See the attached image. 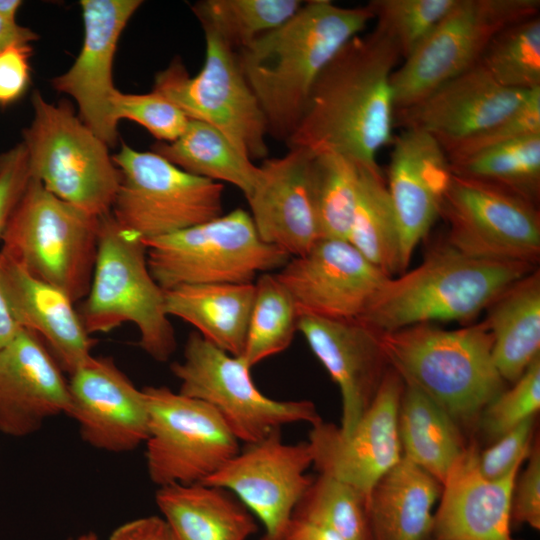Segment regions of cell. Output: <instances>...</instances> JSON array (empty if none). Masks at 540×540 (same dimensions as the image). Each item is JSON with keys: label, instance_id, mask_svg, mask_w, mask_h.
I'll list each match as a JSON object with an SVG mask.
<instances>
[{"label": "cell", "instance_id": "obj_1", "mask_svg": "<svg viewBox=\"0 0 540 540\" xmlns=\"http://www.w3.org/2000/svg\"><path fill=\"white\" fill-rule=\"evenodd\" d=\"M400 58L395 43L376 26L350 39L314 82L288 145L378 166V152L395 136L391 78Z\"/></svg>", "mask_w": 540, "mask_h": 540}, {"label": "cell", "instance_id": "obj_2", "mask_svg": "<svg viewBox=\"0 0 540 540\" xmlns=\"http://www.w3.org/2000/svg\"><path fill=\"white\" fill-rule=\"evenodd\" d=\"M370 20L367 5L347 8L329 0L307 1L286 22L238 51V63L264 113L268 134L287 142L321 71Z\"/></svg>", "mask_w": 540, "mask_h": 540}, {"label": "cell", "instance_id": "obj_3", "mask_svg": "<svg viewBox=\"0 0 540 540\" xmlns=\"http://www.w3.org/2000/svg\"><path fill=\"white\" fill-rule=\"evenodd\" d=\"M536 266L468 257L448 244L416 268L387 278L357 320L378 333L432 323L467 321Z\"/></svg>", "mask_w": 540, "mask_h": 540}, {"label": "cell", "instance_id": "obj_4", "mask_svg": "<svg viewBox=\"0 0 540 540\" xmlns=\"http://www.w3.org/2000/svg\"><path fill=\"white\" fill-rule=\"evenodd\" d=\"M389 366L457 423L472 424L504 390L486 324L446 330L430 323L379 333Z\"/></svg>", "mask_w": 540, "mask_h": 540}, {"label": "cell", "instance_id": "obj_5", "mask_svg": "<svg viewBox=\"0 0 540 540\" xmlns=\"http://www.w3.org/2000/svg\"><path fill=\"white\" fill-rule=\"evenodd\" d=\"M78 313L89 335L133 323L139 332L138 345L156 361H168L176 350L164 290L149 271L146 246L111 213L100 217L94 271Z\"/></svg>", "mask_w": 540, "mask_h": 540}, {"label": "cell", "instance_id": "obj_6", "mask_svg": "<svg viewBox=\"0 0 540 540\" xmlns=\"http://www.w3.org/2000/svg\"><path fill=\"white\" fill-rule=\"evenodd\" d=\"M100 218L56 197L35 178L2 234L1 251L75 303L89 291Z\"/></svg>", "mask_w": 540, "mask_h": 540}, {"label": "cell", "instance_id": "obj_7", "mask_svg": "<svg viewBox=\"0 0 540 540\" xmlns=\"http://www.w3.org/2000/svg\"><path fill=\"white\" fill-rule=\"evenodd\" d=\"M33 120L23 131L30 175L61 200L96 217L111 212L121 174L108 145L70 103L32 95Z\"/></svg>", "mask_w": 540, "mask_h": 540}, {"label": "cell", "instance_id": "obj_8", "mask_svg": "<svg viewBox=\"0 0 540 540\" xmlns=\"http://www.w3.org/2000/svg\"><path fill=\"white\" fill-rule=\"evenodd\" d=\"M143 243L149 271L163 290L254 283L258 275L280 269L290 259L260 238L250 213L241 208Z\"/></svg>", "mask_w": 540, "mask_h": 540}, {"label": "cell", "instance_id": "obj_9", "mask_svg": "<svg viewBox=\"0 0 540 540\" xmlns=\"http://www.w3.org/2000/svg\"><path fill=\"white\" fill-rule=\"evenodd\" d=\"M112 159L121 180L110 213L142 240L223 214L222 183L190 174L153 151H137L125 143Z\"/></svg>", "mask_w": 540, "mask_h": 540}, {"label": "cell", "instance_id": "obj_10", "mask_svg": "<svg viewBox=\"0 0 540 540\" xmlns=\"http://www.w3.org/2000/svg\"><path fill=\"white\" fill-rule=\"evenodd\" d=\"M179 380V393L213 407L239 442L256 443L282 426L320 422L313 402L281 401L264 395L253 382L241 357L232 356L192 332L182 361L170 366Z\"/></svg>", "mask_w": 540, "mask_h": 540}, {"label": "cell", "instance_id": "obj_11", "mask_svg": "<svg viewBox=\"0 0 540 540\" xmlns=\"http://www.w3.org/2000/svg\"><path fill=\"white\" fill-rule=\"evenodd\" d=\"M205 35V59L191 76L180 59L155 76L153 90L175 104L189 119L222 132L245 157L268 154L267 122L247 83L237 53L211 33Z\"/></svg>", "mask_w": 540, "mask_h": 540}, {"label": "cell", "instance_id": "obj_12", "mask_svg": "<svg viewBox=\"0 0 540 540\" xmlns=\"http://www.w3.org/2000/svg\"><path fill=\"white\" fill-rule=\"evenodd\" d=\"M539 0H457L392 74L395 111L479 62L495 34L538 16Z\"/></svg>", "mask_w": 540, "mask_h": 540}, {"label": "cell", "instance_id": "obj_13", "mask_svg": "<svg viewBox=\"0 0 540 540\" xmlns=\"http://www.w3.org/2000/svg\"><path fill=\"white\" fill-rule=\"evenodd\" d=\"M142 390L149 415L146 466L158 487L203 483L240 451L239 440L209 404L166 386Z\"/></svg>", "mask_w": 540, "mask_h": 540}, {"label": "cell", "instance_id": "obj_14", "mask_svg": "<svg viewBox=\"0 0 540 540\" xmlns=\"http://www.w3.org/2000/svg\"><path fill=\"white\" fill-rule=\"evenodd\" d=\"M440 216L447 244L468 257L533 266L540 258L538 206L498 186L452 175Z\"/></svg>", "mask_w": 540, "mask_h": 540}, {"label": "cell", "instance_id": "obj_15", "mask_svg": "<svg viewBox=\"0 0 540 540\" xmlns=\"http://www.w3.org/2000/svg\"><path fill=\"white\" fill-rule=\"evenodd\" d=\"M403 388V380L389 367L350 433L322 420L312 425L307 442L319 474L343 481L369 499L376 483L402 459L398 412Z\"/></svg>", "mask_w": 540, "mask_h": 540}, {"label": "cell", "instance_id": "obj_16", "mask_svg": "<svg viewBox=\"0 0 540 540\" xmlns=\"http://www.w3.org/2000/svg\"><path fill=\"white\" fill-rule=\"evenodd\" d=\"M246 445L203 483L234 494L262 523L261 540H281L297 503L313 480L306 474L313 465L309 444L284 443L280 431H275Z\"/></svg>", "mask_w": 540, "mask_h": 540}, {"label": "cell", "instance_id": "obj_17", "mask_svg": "<svg viewBox=\"0 0 540 540\" xmlns=\"http://www.w3.org/2000/svg\"><path fill=\"white\" fill-rule=\"evenodd\" d=\"M299 316L358 320L389 277L347 240L322 238L276 273Z\"/></svg>", "mask_w": 540, "mask_h": 540}, {"label": "cell", "instance_id": "obj_18", "mask_svg": "<svg viewBox=\"0 0 540 540\" xmlns=\"http://www.w3.org/2000/svg\"><path fill=\"white\" fill-rule=\"evenodd\" d=\"M140 0H82L84 40L70 69L52 86L77 103L79 118L108 146L118 138L114 116L112 64L119 37Z\"/></svg>", "mask_w": 540, "mask_h": 540}, {"label": "cell", "instance_id": "obj_19", "mask_svg": "<svg viewBox=\"0 0 540 540\" xmlns=\"http://www.w3.org/2000/svg\"><path fill=\"white\" fill-rule=\"evenodd\" d=\"M69 417L91 447L129 452L145 443L148 408L138 389L111 357H90L70 374Z\"/></svg>", "mask_w": 540, "mask_h": 540}, {"label": "cell", "instance_id": "obj_20", "mask_svg": "<svg viewBox=\"0 0 540 540\" xmlns=\"http://www.w3.org/2000/svg\"><path fill=\"white\" fill-rule=\"evenodd\" d=\"M386 181L400 235L403 272L440 216L452 179L447 154L430 134L405 129L394 136Z\"/></svg>", "mask_w": 540, "mask_h": 540}, {"label": "cell", "instance_id": "obj_21", "mask_svg": "<svg viewBox=\"0 0 540 540\" xmlns=\"http://www.w3.org/2000/svg\"><path fill=\"white\" fill-rule=\"evenodd\" d=\"M530 92L503 87L478 62L417 103L395 111V126L426 132L447 150L508 116Z\"/></svg>", "mask_w": 540, "mask_h": 540}, {"label": "cell", "instance_id": "obj_22", "mask_svg": "<svg viewBox=\"0 0 540 540\" xmlns=\"http://www.w3.org/2000/svg\"><path fill=\"white\" fill-rule=\"evenodd\" d=\"M312 155L305 148L290 147L285 155L266 159L245 197L260 238L290 258L322 239L310 185Z\"/></svg>", "mask_w": 540, "mask_h": 540}, {"label": "cell", "instance_id": "obj_23", "mask_svg": "<svg viewBox=\"0 0 540 540\" xmlns=\"http://www.w3.org/2000/svg\"><path fill=\"white\" fill-rule=\"evenodd\" d=\"M69 409L63 370L39 336L21 329L0 351V432L25 437Z\"/></svg>", "mask_w": 540, "mask_h": 540}, {"label": "cell", "instance_id": "obj_24", "mask_svg": "<svg viewBox=\"0 0 540 540\" xmlns=\"http://www.w3.org/2000/svg\"><path fill=\"white\" fill-rule=\"evenodd\" d=\"M297 329L338 385L342 401L339 426L350 433L373 401L389 369L379 333L357 320L299 316Z\"/></svg>", "mask_w": 540, "mask_h": 540}, {"label": "cell", "instance_id": "obj_25", "mask_svg": "<svg viewBox=\"0 0 540 540\" xmlns=\"http://www.w3.org/2000/svg\"><path fill=\"white\" fill-rule=\"evenodd\" d=\"M478 451L475 444L467 446L442 485L432 530L436 540H515L511 503L521 465L488 480L479 473Z\"/></svg>", "mask_w": 540, "mask_h": 540}, {"label": "cell", "instance_id": "obj_26", "mask_svg": "<svg viewBox=\"0 0 540 540\" xmlns=\"http://www.w3.org/2000/svg\"><path fill=\"white\" fill-rule=\"evenodd\" d=\"M0 287L18 325L45 341L63 371L70 375L92 357L94 340L71 298L31 275L1 250Z\"/></svg>", "mask_w": 540, "mask_h": 540}, {"label": "cell", "instance_id": "obj_27", "mask_svg": "<svg viewBox=\"0 0 540 540\" xmlns=\"http://www.w3.org/2000/svg\"><path fill=\"white\" fill-rule=\"evenodd\" d=\"M442 485L402 457L374 486L368 499L372 540H427L432 509Z\"/></svg>", "mask_w": 540, "mask_h": 540}, {"label": "cell", "instance_id": "obj_28", "mask_svg": "<svg viewBox=\"0 0 540 540\" xmlns=\"http://www.w3.org/2000/svg\"><path fill=\"white\" fill-rule=\"evenodd\" d=\"M155 500L177 540H247L258 531L252 513L217 486H161Z\"/></svg>", "mask_w": 540, "mask_h": 540}, {"label": "cell", "instance_id": "obj_29", "mask_svg": "<svg viewBox=\"0 0 540 540\" xmlns=\"http://www.w3.org/2000/svg\"><path fill=\"white\" fill-rule=\"evenodd\" d=\"M255 295L254 283L191 284L164 290L165 308L224 352L243 354Z\"/></svg>", "mask_w": 540, "mask_h": 540}, {"label": "cell", "instance_id": "obj_30", "mask_svg": "<svg viewBox=\"0 0 540 540\" xmlns=\"http://www.w3.org/2000/svg\"><path fill=\"white\" fill-rule=\"evenodd\" d=\"M486 311L494 365L504 381L514 383L540 356L539 269L507 287Z\"/></svg>", "mask_w": 540, "mask_h": 540}, {"label": "cell", "instance_id": "obj_31", "mask_svg": "<svg viewBox=\"0 0 540 540\" xmlns=\"http://www.w3.org/2000/svg\"><path fill=\"white\" fill-rule=\"evenodd\" d=\"M402 457L441 485L466 447L458 424L418 388L405 384L398 412Z\"/></svg>", "mask_w": 540, "mask_h": 540}, {"label": "cell", "instance_id": "obj_32", "mask_svg": "<svg viewBox=\"0 0 540 540\" xmlns=\"http://www.w3.org/2000/svg\"><path fill=\"white\" fill-rule=\"evenodd\" d=\"M347 241L385 276L403 273L397 218L379 166L359 164L357 197Z\"/></svg>", "mask_w": 540, "mask_h": 540}, {"label": "cell", "instance_id": "obj_33", "mask_svg": "<svg viewBox=\"0 0 540 540\" xmlns=\"http://www.w3.org/2000/svg\"><path fill=\"white\" fill-rule=\"evenodd\" d=\"M152 151L190 174L232 184L245 197L259 173V166L239 152L222 132L197 120L190 119L178 139L158 142Z\"/></svg>", "mask_w": 540, "mask_h": 540}, {"label": "cell", "instance_id": "obj_34", "mask_svg": "<svg viewBox=\"0 0 540 540\" xmlns=\"http://www.w3.org/2000/svg\"><path fill=\"white\" fill-rule=\"evenodd\" d=\"M302 5L299 0H203L191 9L204 33L239 51L286 22Z\"/></svg>", "mask_w": 540, "mask_h": 540}, {"label": "cell", "instance_id": "obj_35", "mask_svg": "<svg viewBox=\"0 0 540 540\" xmlns=\"http://www.w3.org/2000/svg\"><path fill=\"white\" fill-rule=\"evenodd\" d=\"M453 174L508 190L538 206L540 199V134L450 162Z\"/></svg>", "mask_w": 540, "mask_h": 540}, {"label": "cell", "instance_id": "obj_36", "mask_svg": "<svg viewBox=\"0 0 540 540\" xmlns=\"http://www.w3.org/2000/svg\"><path fill=\"white\" fill-rule=\"evenodd\" d=\"M254 285L245 347L240 356L249 368L287 349L298 331L299 318L293 298L276 274L263 273Z\"/></svg>", "mask_w": 540, "mask_h": 540}, {"label": "cell", "instance_id": "obj_37", "mask_svg": "<svg viewBox=\"0 0 540 540\" xmlns=\"http://www.w3.org/2000/svg\"><path fill=\"white\" fill-rule=\"evenodd\" d=\"M358 182L359 163L337 153H313L310 185L321 238L347 240Z\"/></svg>", "mask_w": 540, "mask_h": 540}, {"label": "cell", "instance_id": "obj_38", "mask_svg": "<svg viewBox=\"0 0 540 540\" xmlns=\"http://www.w3.org/2000/svg\"><path fill=\"white\" fill-rule=\"evenodd\" d=\"M479 63L508 89L540 88V17L514 23L493 36Z\"/></svg>", "mask_w": 540, "mask_h": 540}, {"label": "cell", "instance_id": "obj_39", "mask_svg": "<svg viewBox=\"0 0 540 540\" xmlns=\"http://www.w3.org/2000/svg\"><path fill=\"white\" fill-rule=\"evenodd\" d=\"M292 516L323 525L343 540H372L367 498L351 485L324 474L313 477Z\"/></svg>", "mask_w": 540, "mask_h": 540}, {"label": "cell", "instance_id": "obj_40", "mask_svg": "<svg viewBox=\"0 0 540 540\" xmlns=\"http://www.w3.org/2000/svg\"><path fill=\"white\" fill-rule=\"evenodd\" d=\"M457 0H371L366 5L405 59Z\"/></svg>", "mask_w": 540, "mask_h": 540}, {"label": "cell", "instance_id": "obj_41", "mask_svg": "<svg viewBox=\"0 0 540 540\" xmlns=\"http://www.w3.org/2000/svg\"><path fill=\"white\" fill-rule=\"evenodd\" d=\"M540 409V356L537 357L514 382L503 390L482 411L481 425L485 433L497 439Z\"/></svg>", "mask_w": 540, "mask_h": 540}, {"label": "cell", "instance_id": "obj_42", "mask_svg": "<svg viewBox=\"0 0 540 540\" xmlns=\"http://www.w3.org/2000/svg\"><path fill=\"white\" fill-rule=\"evenodd\" d=\"M540 134V88L532 90L523 103L505 118L445 150L450 162Z\"/></svg>", "mask_w": 540, "mask_h": 540}, {"label": "cell", "instance_id": "obj_43", "mask_svg": "<svg viewBox=\"0 0 540 540\" xmlns=\"http://www.w3.org/2000/svg\"><path fill=\"white\" fill-rule=\"evenodd\" d=\"M114 116L132 120L145 127L159 142L178 139L189 123V118L170 100L152 90L146 94H126L119 90L112 100Z\"/></svg>", "mask_w": 540, "mask_h": 540}, {"label": "cell", "instance_id": "obj_44", "mask_svg": "<svg viewBox=\"0 0 540 540\" xmlns=\"http://www.w3.org/2000/svg\"><path fill=\"white\" fill-rule=\"evenodd\" d=\"M535 417H530L495 440V443L478 451L479 473L488 480H498L522 465L531 447Z\"/></svg>", "mask_w": 540, "mask_h": 540}, {"label": "cell", "instance_id": "obj_45", "mask_svg": "<svg viewBox=\"0 0 540 540\" xmlns=\"http://www.w3.org/2000/svg\"><path fill=\"white\" fill-rule=\"evenodd\" d=\"M31 175L23 143L0 154V239Z\"/></svg>", "mask_w": 540, "mask_h": 540}, {"label": "cell", "instance_id": "obj_46", "mask_svg": "<svg viewBox=\"0 0 540 540\" xmlns=\"http://www.w3.org/2000/svg\"><path fill=\"white\" fill-rule=\"evenodd\" d=\"M528 464L516 478L511 503V520L540 529V446L539 440L532 444Z\"/></svg>", "mask_w": 540, "mask_h": 540}, {"label": "cell", "instance_id": "obj_47", "mask_svg": "<svg viewBox=\"0 0 540 540\" xmlns=\"http://www.w3.org/2000/svg\"><path fill=\"white\" fill-rule=\"evenodd\" d=\"M29 44L12 45L0 52V104L18 99L29 81Z\"/></svg>", "mask_w": 540, "mask_h": 540}, {"label": "cell", "instance_id": "obj_48", "mask_svg": "<svg viewBox=\"0 0 540 540\" xmlns=\"http://www.w3.org/2000/svg\"><path fill=\"white\" fill-rule=\"evenodd\" d=\"M109 540H177L166 521L148 516L128 521L111 533Z\"/></svg>", "mask_w": 540, "mask_h": 540}, {"label": "cell", "instance_id": "obj_49", "mask_svg": "<svg viewBox=\"0 0 540 540\" xmlns=\"http://www.w3.org/2000/svg\"><path fill=\"white\" fill-rule=\"evenodd\" d=\"M281 540H343L331 529L313 521L292 516Z\"/></svg>", "mask_w": 540, "mask_h": 540}, {"label": "cell", "instance_id": "obj_50", "mask_svg": "<svg viewBox=\"0 0 540 540\" xmlns=\"http://www.w3.org/2000/svg\"><path fill=\"white\" fill-rule=\"evenodd\" d=\"M37 38V34L31 29L20 26L0 15V52L12 45L29 44Z\"/></svg>", "mask_w": 540, "mask_h": 540}, {"label": "cell", "instance_id": "obj_51", "mask_svg": "<svg viewBox=\"0 0 540 540\" xmlns=\"http://www.w3.org/2000/svg\"><path fill=\"white\" fill-rule=\"evenodd\" d=\"M21 329L14 319L0 287V351L18 335Z\"/></svg>", "mask_w": 540, "mask_h": 540}, {"label": "cell", "instance_id": "obj_52", "mask_svg": "<svg viewBox=\"0 0 540 540\" xmlns=\"http://www.w3.org/2000/svg\"><path fill=\"white\" fill-rule=\"evenodd\" d=\"M21 4L20 0H0V15L9 21L16 22L15 16Z\"/></svg>", "mask_w": 540, "mask_h": 540}, {"label": "cell", "instance_id": "obj_53", "mask_svg": "<svg viewBox=\"0 0 540 540\" xmlns=\"http://www.w3.org/2000/svg\"><path fill=\"white\" fill-rule=\"evenodd\" d=\"M74 540H99V538L94 532H87V533L81 534Z\"/></svg>", "mask_w": 540, "mask_h": 540}]
</instances>
